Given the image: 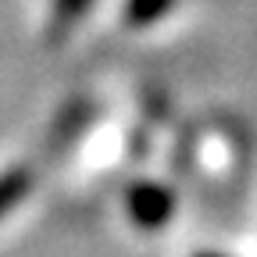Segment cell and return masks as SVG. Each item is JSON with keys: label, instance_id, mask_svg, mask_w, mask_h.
<instances>
[{"label": "cell", "instance_id": "obj_1", "mask_svg": "<svg viewBox=\"0 0 257 257\" xmlns=\"http://www.w3.org/2000/svg\"><path fill=\"white\" fill-rule=\"evenodd\" d=\"M175 211V200L165 186L157 182H143V186H133L128 189V214H133L136 225L143 229H161Z\"/></svg>", "mask_w": 257, "mask_h": 257}, {"label": "cell", "instance_id": "obj_2", "mask_svg": "<svg viewBox=\"0 0 257 257\" xmlns=\"http://www.w3.org/2000/svg\"><path fill=\"white\" fill-rule=\"evenodd\" d=\"M29 189H32V175L25 168H11V172L0 175V218H4Z\"/></svg>", "mask_w": 257, "mask_h": 257}, {"label": "cell", "instance_id": "obj_3", "mask_svg": "<svg viewBox=\"0 0 257 257\" xmlns=\"http://www.w3.org/2000/svg\"><path fill=\"white\" fill-rule=\"evenodd\" d=\"M168 8H172V0H128V18L133 22H154Z\"/></svg>", "mask_w": 257, "mask_h": 257}, {"label": "cell", "instance_id": "obj_4", "mask_svg": "<svg viewBox=\"0 0 257 257\" xmlns=\"http://www.w3.org/2000/svg\"><path fill=\"white\" fill-rule=\"evenodd\" d=\"M89 0H54V22L57 25H68L72 18H79L86 11Z\"/></svg>", "mask_w": 257, "mask_h": 257}, {"label": "cell", "instance_id": "obj_5", "mask_svg": "<svg viewBox=\"0 0 257 257\" xmlns=\"http://www.w3.org/2000/svg\"><path fill=\"white\" fill-rule=\"evenodd\" d=\"M197 257H218V253H197Z\"/></svg>", "mask_w": 257, "mask_h": 257}]
</instances>
